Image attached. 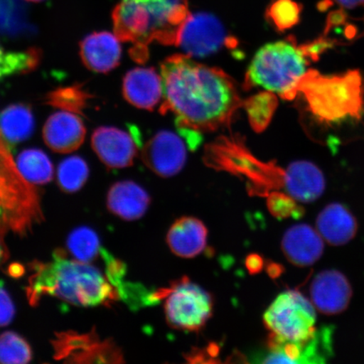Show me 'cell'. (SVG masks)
Masks as SVG:
<instances>
[{"mask_svg":"<svg viewBox=\"0 0 364 364\" xmlns=\"http://www.w3.org/2000/svg\"><path fill=\"white\" fill-rule=\"evenodd\" d=\"M163 108L177 116L179 127L198 131L228 124L242 105L229 76L188 55L167 58L161 65Z\"/></svg>","mask_w":364,"mask_h":364,"instance_id":"cell-1","label":"cell"},{"mask_svg":"<svg viewBox=\"0 0 364 364\" xmlns=\"http://www.w3.org/2000/svg\"><path fill=\"white\" fill-rule=\"evenodd\" d=\"M31 304L52 296L82 307H94L118 297L117 290L97 267L71 260L63 252H54L51 261L36 263L27 287Z\"/></svg>","mask_w":364,"mask_h":364,"instance_id":"cell-2","label":"cell"},{"mask_svg":"<svg viewBox=\"0 0 364 364\" xmlns=\"http://www.w3.org/2000/svg\"><path fill=\"white\" fill-rule=\"evenodd\" d=\"M299 92L304 94L309 110L321 121L336 122L361 117L362 77L358 70L341 75H322L309 70L299 82Z\"/></svg>","mask_w":364,"mask_h":364,"instance_id":"cell-3","label":"cell"},{"mask_svg":"<svg viewBox=\"0 0 364 364\" xmlns=\"http://www.w3.org/2000/svg\"><path fill=\"white\" fill-rule=\"evenodd\" d=\"M307 54L293 41L268 43L258 50L249 66L247 81L286 99L297 95L307 71Z\"/></svg>","mask_w":364,"mask_h":364,"instance_id":"cell-4","label":"cell"},{"mask_svg":"<svg viewBox=\"0 0 364 364\" xmlns=\"http://www.w3.org/2000/svg\"><path fill=\"white\" fill-rule=\"evenodd\" d=\"M0 135V231L24 233L40 220L38 194L17 169Z\"/></svg>","mask_w":364,"mask_h":364,"instance_id":"cell-5","label":"cell"},{"mask_svg":"<svg viewBox=\"0 0 364 364\" xmlns=\"http://www.w3.org/2000/svg\"><path fill=\"white\" fill-rule=\"evenodd\" d=\"M264 325L273 338L289 343H303L316 332V309L298 290L280 294L263 316Z\"/></svg>","mask_w":364,"mask_h":364,"instance_id":"cell-6","label":"cell"},{"mask_svg":"<svg viewBox=\"0 0 364 364\" xmlns=\"http://www.w3.org/2000/svg\"><path fill=\"white\" fill-rule=\"evenodd\" d=\"M166 318L172 328L198 331L207 324L213 311L210 293L186 277L164 290Z\"/></svg>","mask_w":364,"mask_h":364,"instance_id":"cell-7","label":"cell"},{"mask_svg":"<svg viewBox=\"0 0 364 364\" xmlns=\"http://www.w3.org/2000/svg\"><path fill=\"white\" fill-rule=\"evenodd\" d=\"M333 329L323 326L303 343H289L268 336L267 351L256 362L263 363H323L333 354Z\"/></svg>","mask_w":364,"mask_h":364,"instance_id":"cell-8","label":"cell"},{"mask_svg":"<svg viewBox=\"0 0 364 364\" xmlns=\"http://www.w3.org/2000/svg\"><path fill=\"white\" fill-rule=\"evenodd\" d=\"M224 26L212 14H189L177 36L176 45L191 58L215 53L229 42Z\"/></svg>","mask_w":364,"mask_h":364,"instance_id":"cell-9","label":"cell"},{"mask_svg":"<svg viewBox=\"0 0 364 364\" xmlns=\"http://www.w3.org/2000/svg\"><path fill=\"white\" fill-rule=\"evenodd\" d=\"M143 161L158 176L171 177L178 174L186 161L183 141L170 131H161L145 144Z\"/></svg>","mask_w":364,"mask_h":364,"instance_id":"cell-10","label":"cell"},{"mask_svg":"<svg viewBox=\"0 0 364 364\" xmlns=\"http://www.w3.org/2000/svg\"><path fill=\"white\" fill-rule=\"evenodd\" d=\"M353 289L347 277L336 270L318 273L311 286V300L316 311L325 315H338L347 309Z\"/></svg>","mask_w":364,"mask_h":364,"instance_id":"cell-11","label":"cell"},{"mask_svg":"<svg viewBox=\"0 0 364 364\" xmlns=\"http://www.w3.org/2000/svg\"><path fill=\"white\" fill-rule=\"evenodd\" d=\"M91 144L95 154L110 169L130 166L138 150L131 135L112 127H101L95 130Z\"/></svg>","mask_w":364,"mask_h":364,"instance_id":"cell-12","label":"cell"},{"mask_svg":"<svg viewBox=\"0 0 364 364\" xmlns=\"http://www.w3.org/2000/svg\"><path fill=\"white\" fill-rule=\"evenodd\" d=\"M282 249L286 258L294 265L309 267L320 260L324 253L325 240L313 227L299 224L285 232Z\"/></svg>","mask_w":364,"mask_h":364,"instance_id":"cell-13","label":"cell"},{"mask_svg":"<svg viewBox=\"0 0 364 364\" xmlns=\"http://www.w3.org/2000/svg\"><path fill=\"white\" fill-rule=\"evenodd\" d=\"M85 134L83 121L71 112L53 114L43 127L46 144L58 153H71L78 149L84 142Z\"/></svg>","mask_w":364,"mask_h":364,"instance_id":"cell-14","label":"cell"},{"mask_svg":"<svg viewBox=\"0 0 364 364\" xmlns=\"http://www.w3.org/2000/svg\"><path fill=\"white\" fill-rule=\"evenodd\" d=\"M283 186L296 202L311 203L324 193L326 180L322 171L313 163L296 161L284 171Z\"/></svg>","mask_w":364,"mask_h":364,"instance_id":"cell-15","label":"cell"},{"mask_svg":"<svg viewBox=\"0 0 364 364\" xmlns=\"http://www.w3.org/2000/svg\"><path fill=\"white\" fill-rule=\"evenodd\" d=\"M122 93L134 107L153 110L164 95L161 75L153 68H134L124 77Z\"/></svg>","mask_w":364,"mask_h":364,"instance_id":"cell-16","label":"cell"},{"mask_svg":"<svg viewBox=\"0 0 364 364\" xmlns=\"http://www.w3.org/2000/svg\"><path fill=\"white\" fill-rule=\"evenodd\" d=\"M119 39L108 31L90 34L80 43L82 61L90 70L97 73L112 71L119 65L122 47Z\"/></svg>","mask_w":364,"mask_h":364,"instance_id":"cell-17","label":"cell"},{"mask_svg":"<svg viewBox=\"0 0 364 364\" xmlns=\"http://www.w3.org/2000/svg\"><path fill=\"white\" fill-rule=\"evenodd\" d=\"M208 229L197 218L186 216L176 220L166 236V242L176 256L193 258L207 245Z\"/></svg>","mask_w":364,"mask_h":364,"instance_id":"cell-18","label":"cell"},{"mask_svg":"<svg viewBox=\"0 0 364 364\" xmlns=\"http://www.w3.org/2000/svg\"><path fill=\"white\" fill-rule=\"evenodd\" d=\"M316 230L325 242L340 247L351 241L358 231V223L348 208L341 203L327 205L316 218Z\"/></svg>","mask_w":364,"mask_h":364,"instance_id":"cell-19","label":"cell"},{"mask_svg":"<svg viewBox=\"0 0 364 364\" xmlns=\"http://www.w3.org/2000/svg\"><path fill=\"white\" fill-rule=\"evenodd\" d=\"M107 208L113 215L127 221H134L147 212L149 195L142 186L131 181L114 184L107 194Z\"/></svg>","mask_w":364,"mask_h":364,"instance_id":"cell-20","label":"cell"},{"mask_svg":"<svg viewBox=\"0 0 364 364\" xmlns=\"http://www.w3.org/2000/svg\"><path fill=\"white\" fill-rule=\"evenodd\" d=\"M34 127L33 114L27 105H11L0 114V135L9 144H16L28 139Z\"/></svg>","mask_w":364,"mask_h":364,"instance_id":"cell-21","label":"cell"},{"mask_svg":"<svg viewBox=\"0 0 364 364\" xmlns=\"http://www.w3.org/2000/svg\"><path fill=\"white\" fill-rule=\"evenodd\" d=\"M16 166L21 176L31 184L48 183L53 177L51 161L47 154L38 149L22 151L17 158Z\"/></svg>","mask_w":364,"mask_h":364,"instance_id":"cell-22","label":"cell"},{"mask_svg":"<svg viewBox=\"0 0 364 364\" xmlns=\"http://www.w3.org/2000/svg\"><path fill=\"white\" fill-rule=\"evenodd\" d=\"M68 252L75 260L90 263L101 255L102 247L98 235L88 227H80L68 235Z\"/></svg>","mask_w":364,"mask_h":364,"instance_id":"cell-23","label":"cell"},{"mask_svg":"<svg viewBox=\"0 0 364 364\" xmlns=\"http://www.w3.org/2000/svg\"><path fill=\"white\" fill-rule=\"evenodd\" d=\"M58 183L65 192H77L85 184L89 177V167L83 159L79 156L68 157L59 164Z\"/></svg>","mask_w":364,"mask_h":364,"instance_id":"cell-24","label":"cell"},{"mask_svg":"<svg viewBox=\"0 0 364 364\" xmlns=\"http://www.w3.org/2000/svg\"><path fill=\"white\" fill-rule=\"evenodd\" d=\"M31 29L24 7L17 0H0V33L8 36L26 34Z\"/></svg>","mask_w":364,"mask_h":364,"instance_id":"cell-25","label":"cell"},{"mask_svg":"<svg viewBox=\"0 0 364 364\" xmlns=\"http://www.w3.org/2000/svg\"><path fill=\"white\" fill-rule=\"evenodd\" d=\"M40 58V51L36 48L11 52L0 48V80L4 77L33 70L38 65Z\"/></svg>","mask_w":364,"mask_h":364,"instance_id":"cell-26","label":"cell"},{"mask_svg":"<svg viewBox=\"0 0 364 364\" xmlns=\"http://www.w3.org/2000/svg\"><path fill=\"white\" fill-rule=\"evenodd\" d=\"M250 125L257 132L265 129L272 120L277 106L274 93L266 91L255 95L244 103Z\"/></svg>","mask_w":364,"mask_h":364,"instance_id":"cell-27","label":"cell"},{"mask_svg":"<svg viewBox=\"0 0 364 364\" xmlns=\"http://www.w3.org/2000/svg\"><path fill=\"white\" fill-rule=\"evenodd\" d=\"M303 6L294 0H273L268 6L266 17L277 31H284L298 24Z\"/></svg>","mask_w":364,"mask_h":364,"instance_id":"cell-28","label":"cell"},{"mask_svg":"<svg viewBox=\"0 0 364 364\" xmlns=\"http://www.w3.org/2000/svg\"><path fill=\"white\" fill-rule=\"evenodd\" d=\"M33 358L28 343L21 336L12 331L0 335V363L25 364Z\"/></svg>","mask_w":364,"mask_h":364,"instance_id":"cell-29","label":"cell"},{"mask_svg":"<svg viewBox=\"0 0 364 364\" xmlns=\"http://www.w3.org/2000/svg\"><path fill=\"white\" fill-rule=\"evenodd\" d=\"M88 99V94L83 90L73 86L53 91L48 95V102L52 106L66 109L71 112L81 113Z\"/></svg>","mask_w":364,"mask_h":364,"instance_id":"cell-30","label":"cell"},{"mask_svg":"<svg viewBox=\"0 0 364 364\" xmlns=\"http://www.w3.org/2000/svg\"><path fill=\"white\" fill-rule=\"evenodd\" d=\"M268 208L273 215L277 218L298 216L301 212L295 200L289 195L273 193L268 199Z\"/></svg>","mask_w":364,"mask_h":364,"instance_id":"cell-31","label":"cell"},{"mask_svg":"<svg viewBox=\"0 0 364 364\" xmlns=\"http://www.w3.org/2000/svg\"><path fill=\"white\" fill-rule=\"evenodd\" d=\"M14 316H15V306L11 296L3 285L0 284V327L10 324Z\"/></svg>","mask_w":364,"mask_h":364,"instance_id":"cell-32","label":"cell"},{"mask_svg":"<svg viewBox=\"0 0 364 364\" xmlns=\"http://www.w3.org/2000/svg\"><path fill=\"white\" fill-rule=\"evenodd\" d=\"M247 267L250 272L257 273L262 270L263 267V260L257 255H250L247 259Z\"/></svg>","mask_w":364,"mask_h":364,"instance_id":"cell-33","label":"cell"},{"mask_svg":"<svg viewBox=\"0 0 364 364\" xmlns=\"http://www.w3.org/2000/svg\"><path fill=\"white\" fill-rule=\"evenodd\" d=\"M343 9L354 10V9L364 6V0H333Z\"/></svg>","mask_w":364,"mask_h":364,"instance_id":"cell-34","label":"cell"},{"mask_svg":"<svg viewBox=\"0 0 364 364\" xmlns=\"http://www.w3.org/2000/svg\"><path fill=\"white\" fill-rule=\"evenodd\" d=\"M3 257V248L1 244H0V261H1Z\"/></svg>","mask_w":364,"mask_h":364,"instance_id":"cell-35","label":"cell"},{"mask_svg":"<svg viewBox=\"0 0 364 364\" xmlns=\"http://www.w3.org/2000/svg\"><path fill=\"white\" fill-rule=\"evenodd\" d=\"M26 1L38 3V2L44 1V0H26Z\"/></svg>","mask_w":364,"mask_h":364,"instance_id":"cell-36","label":"cell"}]
</instances>
